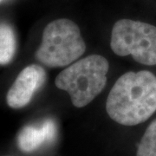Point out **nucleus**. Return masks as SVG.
<instances>
[{"label":"nucleus","instance_id":"obj_1","mask_svg":"<svg viewBox=\"0 0 156 156\" xmlns=\"http://www.w3.org/2000/svg\"><path fill=\"white\" fill-rule=\"evenodd\" d=\"M113 121L124 126L146 122L156 111V76L148 70L128 71L117 79L106 101Z\"/></svg>","mask_w":156,"mask_h":156},{"label":"nucleus","instance_id":"obj_2","mask_svg":"<svg viewBox=\"0 0 156 156\" xmlns=\"http://www.w3.org/2000/svg\"><path fill=\"white\" fill-rule=\"evenodd\" d=\"M108 69L109 63L104 56L91 55L64 69L57 75L55 84L68 92L76 108H83L103 90Z\"/></svg>","mask_w":156,"mask_h":156},{"label":"nucleus","instance_id":"obj_3","mask_svg":"<svg viewBox=\"0 0 156 156\" xmlns=\"http://www.w3.org/2000/svg\"><path fill=\"white\" fill-rule=\"evenodd\" d=\"M85 50L86 44L77 24L60 18L46 25L35 56L44 66L61 68L77 61Z\"/></svg>","mask_w":156,"mask_h":156},{"label":"nucleus","instance_id":"obj_4","mask_svg":"<svg viewBox=\"0 0 156 156\" xmlns=\"http://www.w3.org/2000/svg\"><path fill=\"white\" fill-rule=\"evenodd\" d=\"M110 47L117 56H132L139 63L156 65V27L140 21L121 19L112 29Z\"/></svg>","mask_w":156,"mask_h":156},{"label":"nucleus","instance_id":"obj_5","mask_svg":"<svg viewBox=\"0 0 156 156\" xmlns=\"http://www.w3.org/2000/svg\"><path fill=\"white\" fill-rule=\"evenodd\" d=\"M46 77V71L40 65L31 64L24 68L8 90V106L18 109L28 105L35 93L44 84Z\"/></svg>","mask_w":156,"mask_h":156},{"label":"nucleus","instance_id":"obj_6","mask_svg":"<svg viewBox=\"0 0 156 156\" xmlns=\"http://www.w3.org/2000/svg\"><path fill=\"white\" fill-rule=\"evenodd\" d=\"M57 135L56 122L48 119L41 126H27L21 130L17 136V145L25 153L37 150L44 142H53Z\"/></svg>","mask_w":156,"mask_h":156},{"label":"nucleus","instance_id":"obj_7","mask_svg":"<svg viewBox=\"0 0 156 156\" xmlns=\"http://www.w3.org/2000/svg\"><path fill=\"white\" fill-rule=\"evenodd\" d=\"M17 49L16 36L7 23H0V65L8 64L13 59Z\"/></svg>","mask_w":156,"mask_h":156},{"label":"nucleus","instance_id":"obj_8","mask_svg":"<svg viewBox=\"0 0 156 156\" xmlns=\"http://www.w3.org/2000/svg\"><path fill=\"white\" fill-rule=\"evenodd\" d=\"M136 156H156V119L150 123L140 140Z\"/></svg>","mask_w":156,"mask_h":156},{"label":"nucleus","instance_id":"obj_9","mask_svg":"<svg viewBox=\"0 0 156 156\" xmlns=\"http://www.w3.org/2000/svg\"><path fill=\"white\" fill-rule=\"evenodd\" d=\"M2 1H3V0H0V3H1V2H2Z\"/></svg>","mask_w":156,"mask_h":156}]
</instances>
